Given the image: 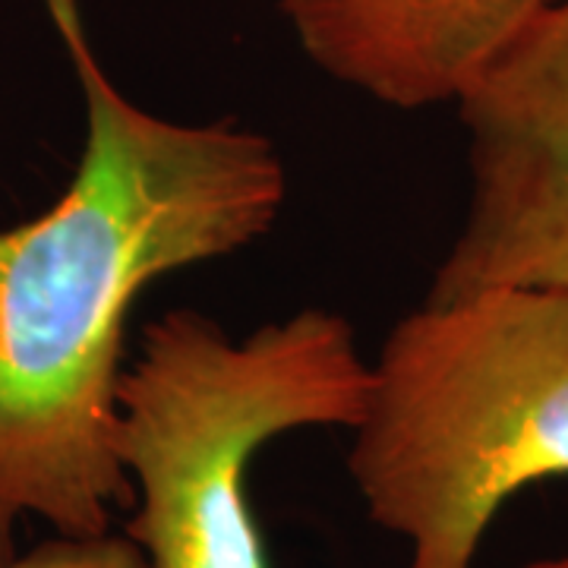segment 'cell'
I'll return each mask as SVG.
<instances>
[{
  "label": "cell",
  "instance_id": "obj_5",
  "mask_svg": "<svg viewBox=\"0 0 568 568\" xmlns=\"http://www.w3.org/2000/svg\"><path fill=\"white\" fill-rule=\"evenodd\" d=\"M559 0H278L310 61L373 102L458 104Z\"/></svg>",
  "mask_w": 568,
  "mask_h": 568
},
{
  "label": "cell",
  "instance_id": "obj_3",
  "mask_svg": "<svg viewBox=\"0 0 568 568\" xmlns=\"http://www.w3.org/2000/svg\"><path fill=\"white\" fill-rule=\"evenodd\" d=\"M366 388L342 313L301 310L244 338L200 310L152 320L118 386L114 448L136 503L123 534L149 568H268L253 458L284 433L351 429Z\"/></svg>",
  "mask_w": 568,
  "mask_h": 568
},
{
  "label": "cell",
  "instance_id": "obj_7",
  "mask_svg": "<svg viewBox=\"0 0 568 568\" xmlns=\"http://www.w3.org/2000/svg\"><path fill=\"white\" fill-rule=\"evenodd\" d=\"M525 568H568V552H562V556H547V559H537V562H528Z\"/></svg>",
  "mask_w": 568,
  "mask_h": 568
},
{
  "label": "cell",
  "instance_id": "obj_1",
  "mask_svg": "<svg viewBox=\"0 0 568 568\" xmlns=\"http://www.w3.org/2000/svg\"><path fill=\"white\" fill-rule=\"evenodd\" d=\"M44 3L80 82L85 142L61 200L0 231V566L26 518L85 537L133 503L114 448L130 310L164 275L263 241L287 200L268 136L130 102L77 0Z\"/></svg>",
  "mask_w": 568,
  "mask_h": 568
},
{
  "label": "cell",
  "instance_id": "obj_2",
  "mask_svg": "<svg viewBox=\"0 0 568 568\" xmlns=\"http://www.w3.org/2000/svg\"><path fill=\"white\" fill-rule=\"evenodd\" d=\"M351 436V480L407 568H474L515 493L568 480V287L424 301L369 364Z\"/></svg>",
  "mask_w": 568,
  "mask_h": 568
},
{
  "label": "cell",
  "instance_id": "obj_4",
  "mask_svg": "<svg viewBox=\"0 0 568 568\" xmlns=\"http://www.w3.org/2000/svg\"><path fill=\"white\" fill-rule=\"evenodd\" d=\"M467 203L426 301L496 284L568 287V0L465 102Z\"/></svg>",
  "mask_w": 568,
  "mask_h": 568
},
{
  "label": "cell",
  "instance_id": "obj_6",
  "mask_svg": "<svg viewBox=\"0 0 568 568\" xmlns=\"http://www.w3.org/2000/svg\"><path fill=\"white\" fill-rule=\"evenodd\" d=\"M0 568H149V562L126 534L102 530L85 537L54 534Z\"/></svg>",
  "mask_w": 568,
  "mask_h": 568
}]
</instances>
